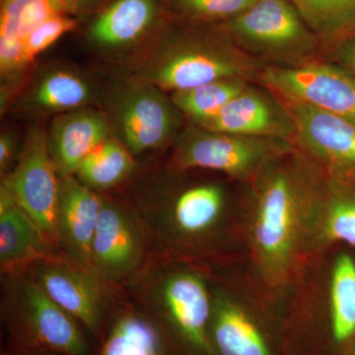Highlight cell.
I'll use <instances>...</instances> for the list:
<instances>
[{
  "instance_id": "obj_15",
  "label": "cell",
  "mask_w": 355,
  "mask_h": 355,
  "mask_svg": "<svg viewBox=\"0 0 355 355\" xmlns=\"http://www.w3.org/2000/svg\"><path fill=\"white\" fill-rule=\"evenodd\" d=\"M198 127L246 137L293 140L291 120L282 102L250 86Z\"/></svg>"
},
{
  "instance_id": "obj_25",
  "label": "cell",
  "mask_w": 355,
  "mask_h": 355,
  "mask_svg": "<svg viewBox=\"0 0 355 355\" xmlns=\"http://www.w3.org/2000/svg\"><path fill=\"white\" fill-rule=\"evenodd\" d=\"M67 11L65 0H1L0 38L24 42L40 25Z\"/></svg>"
},
{
  "instance_id": "obj_7",
  "label": "cell",
  "mask_w": 355,
  "mask_h": 355,
  "mask_svg": "<svg viewBox=\"0 0 355 355\" xmlns=\"http://www.w3.org/2000/svg\"><path fill=\"white\" fill-rule=\"evenodd\" d=\"M291 150L289 140L212 132L195 125L182 135L174 162L182 169L214 170L246 179Z\"/></svg>"
},
{
  "instance_id": "obj_30",
  "label": "cell",
  "mask_w": 355,
  "mask_h": 355,
  "mask_svg": "<svg viewBox=\"0 0 355 355\" xmlns=\"http://www.w3.org/2000/svg\"><path fill=\"white\" fill-rule=\"evenodd\" d=\"M24 42L0 38V69L4 76H12L24 69Z\"/></svg>"
},
{
  "instance_id": "obj_3",
  "label": "cell",
  "mask_w": 355,
  "mask_h": 355,
  "mask_svg": "<svg viewBox=\"0 0 355 355\" xmlns=\"http://www.w3.org/2000/svg\"><path fill=\"white\" fill-rule=\"evenodd\" d=\"M2 277L6 355H93L85 329L46 293L29 270Z\"/></svg>"
},
{
  "instance_id": "obj_34",
  "label": "cell",
  "mask_w": 355,
  "mask_h": 355,
  "mask_svg": "<svg viewBox=\"0 0 355 355\" xmlns=\"http://www.w3.org/2000/svg\"><path fill=\"white\" fill-rule=\"evenodd\" d=\"M11 355H58L55 354H49V352H35V354H20Z\"/></svg>"
},
{
  "instance_id": "obj_1",
  "label": "cell",
  "mask_w": 355,
  "mask_h": 355,
  "mask_svg": "<svg viewBox=\"0 0 355 355\" xmlns=\"http://www.w3.org/2000/svg\"><path fill=\"white\" fill-rule=\"evenodd\" d=\"M125 284L172 355H214L209 340L212 296L198 273L149 257Z\"/></svg>"
},
{
  "instance_id": "obj_12",
  "label": "cell",
  "mask_w": 355,
  "mask_h": 355,
  "mask_svg": "<svg viewBox=\"0 0 355 355\" xmlns=\"http://www.w3.org/2000/svg\"><path fill=\"white\" fill-rule=\"evenodd\" d=\"M176 107L153 84L140 81L125 89L114 103V125L132 154L166 144L179 127Z\"/></svg>"
},
{
  "instance_id": "obj_2",
  "label": "cell",
  "mask_w": 355,
  "mask_h": 355,
  "mask_svg": "<svg viewBox=\"0 0 355 355\" xmlns=\"http://www.w3.org/2000/svg\"><path fill=\"white\" fill-rule=\"evenodd\" d=\"M258 197L254 250L266 277L280 279L297 250L307 214L316 205L317 184L294 156L266 172Z\"/></svg>"
},
{
  "instance_id": "obj_4",
  "label": "cell",
  "mask_w": 355,
  "mask_h": 355,
  "mask_svg": "<svg viewBox=\"0 0 355 355\" xmlns=\"http://www.w3.org/2000/svg\"><path fill=\"white\" fill-rule=\"evenodd\" d=\"M259 62L227 37L182 35L166 42L142 67L141 81L161 90H189L225 78L249 79Z\"/></svg>"
},
{
  "instance_id": "obj_10",
  "label": "cell",
  "mask_w": 355,
  "mask_h": 355,
  "mask_svg": "<svg viewBox=\"0 0 355 355\" xmlns=\"http://www.w3.org/2000/svg\"><path fill=\"white\" fill-rule=\"evenodd\" d=\"M1 184L57 247L60 175L49 148L48 133L43 128L36 125L29 130L17 164L4 176Z\"/></svg>"
},
{
  "instance_id": "obj_23",
  "label": "cell",
  "mask_w": 355,
  "mask_h": 355,
  "mask_svg": "<svg viewBox=\"0 0 355 355\" xmlns=\"http://www.w3.org/2000/svg\"><path fill=\"white\" fill-rule=\"evenodd\" d=\"M249 86L247 79L225 78L174 92L172 103L196 125L214 118L233 98Z\"/></svg>"
},
{
  "instance_id": "obj_11",
  "label": "cell",
  "mask_w": 355,
  "mask_h": 355,
  "mask_svg": "<svg viewBox=\"0 0 355 355\" xmlns=\"http://www.w3.org/2000/svg\"><path fill=\"white\" fill-rule=\"evenodd\" d=\"M146 237L130 207L103 198L91 246L93 272L110 286L125 284L148 260Z\"/></svg>"
},
{
  "instance_id": "obj_13",
  "label": "cell",
  "mask_w": 355,
  "mask_h": 355,
  "mask_svg": "<svg viewBox=\"0 0 355 355\" xmlns=\"http://www.w3.org/2000/svg\"><path fill=\"white\" fill-rule=\"evenodd\" d=\"M277 99L291 118L294 141L336 177L355 181V123L305 103Z\"/></svg>"
},
{
  "instance_id": "obj_16",
  "label": "cell",
  "mask_w": 355,
  "mask_h": 355,
  "mask_svg": "<svg viewBox=\"0 0 355 355\" xmlns=\"http://www.w3.org/2000/svg\"><path fill=\"white\" fill-rule=\"evenodd\" d=\"M58 256H62L58 248L1 184L0 268L2 277L27 272L40 261Z\"/></svg>"
},
{
  "instance_id": "obj_28",
  "label": "cell",
  "mask_w": 355,
  "mask_h": 355,
  "mask_svg": "<svg viewBox=\"0 0 355 355\" xmlns=\"http://www.w3.org/2000/svg\"><path fill=\"white\" fill-rule=\"evenodd\" d=\"M182 17L200 22H226L258 0H168Z\"/></svg>"
},
{
  "instance_id": "obj_5",
  "label": "cell",
  "mask_w": 355,
  "mask_h": 355,
  "mask_svg": "<svg viewBox=\"0 0 355 355\" xmlns=\"http://www.w3.org/2000/svg\"><path fill=\"white\" fill-rule=\"evenodd\" d=\"M224 195L220 187L198 184L172 198H149L130 207L139 219L150 258L163 259L178 248L205 239L220 221Z\"/></svg>"
},
{
  "instance_id": "obj_18",
  "label": "cell",
  "mask_w": 355,
  "mask_h": 355,
  "mask_svg": "<svg viewBox=\"0 0 355 355\" xmlns=\"http://www.w3.org/2000/svg\"><path fill=\"white\" fill-rule=\"evenodd\" d=\"M99 355H172L153 322L137 305L114 309Z\"/></svg>"
},
{
  "instance_id": "obj_14",
  "label": "cell",
  "mask_w": 355,
  "mask_h": 355,
  "mask_svg": "<svg viewBox=\"0 0 355 355\" xmlns=\"http://www.w3.org/2000/svg\"><path fill=\"white\" fill-rule=\"evenodd\" d=\"M103 198L76 176H60L55 241L67 260L92 270L91 246L101 212Z\"/></svg>"
},
{
  "instance_id": "obj_27",
  "label": "cell",
  "mask_w": 355,
  "mask_h": 355,
  "mask_svg": "<svg viewBox=\"0 0 355 355\" xmlns=\"http://www.w3.org/2000/svg\"><path fill=\"white\" fill-rule=\"evenodd\" d=\"M349 181L336 177L329 184L324 233L333 241L355 247V187Z\"/></svg>"
},
{
  "instance_id": "obj_32",
  "label": "cell",
  "mask_w": 355,
  "mask_h": 355,
  "mask_svg": "<svg viewBox=\"0 0 355 355\" xmlns=\"http://www.w3.org/2000/svg\"><path fill=\"white\" fill-rule=\"evenodd\" d=\"M15 154V140L12 135H2L0 139V171L4 176L10 167Z\"/></svg>"
},
{
  "instance_id": "obj_22",
  "label": "cell",
  "mask_w": 355,
  "mask_h": 355,
  "mask_svg": "<svg viewBox=\"0 0 355 355\" xmlns=\"http://www.w3.org/2000/svg\"><path fill=\"white\" fill-rule=\"evenodd\" d=\"M135 167L132 153L110 137L84 159L74 176L91 190L105 191L128 179Z\"/></svg>"
},
{
  "instance_id": "obj_19",
  "label": "cell",
  "mask_w": 355,
  "mask_h": 355,
  "mask_svg": "<svg viewBox=\"0 0 355 355\" xmlns=\"http://www.w3.org/2000/svg\"><path fill=\"white\" fill-rule=\"evenodd\" d=\"M209 340L214 355H272L254 322L224 298L212 297Z\"/></svg>"
},
{
  "instance_id": "obj_8",
  "label": "cell",
  "mask_w": 355,
  "mask_h": 355,
  "mask_svg": "<svg viewBox=\"0 0 355 355\" xmlns=\"http://www.w3.org/2000/svg\"><path fill=\"white\" fill-rule=\"evenodd\" d=\"M29 272L62 309L101 342L114 310L111 286L93 270L62 256L40 261Z\"/></svg>"
},
{
  "instance_id": "obj_24",
  "label": "cell",
  "mask_w": 355,
  "mask_h": 355,
  "mask_svg": "<svg viewBox=\"0 0 355 355\" xmlns=\"http://www.w3.org/2000/svg\"><path fill=\"white\" fill-rule=\"evenodd\" d=\"M320 40L338 42L355 31V0H289Z\"/></svg>"
},
{
  "instance_id": "obj_33",
  "label": "cell",
  "mask_w": 355,
  "mask_h": 355,
  "mask_svg": "<svg viewBox=\"0 0 355 355\" xmlns=\"http://www.w3.org/2000/svg\"><path fill=\"white\" fill-rule=\"evenodd\" d=\"M94 1L95 0H65L67 6H69V11L80 10V9L90 6Z\"/></svg>"
},
{
  "instance_id": "obj_6",
  "label": "cell",
  "mask_w": 355,
  "mask_h": 355,
  "mask_svg": "<svg viewBox=\"0 0 355 355\" xmlns=\"http://www.w3.org/2000/svg\"><path fill=\"white\" fill-rule=\"evenodd\" d=\"M220 28L245 53L272 60L305 58L321 41L289 0H258Z\"/></svg>"
},
{
  "instance_id": "obj_21",
  "label": "cell",
  "mask_w": 355,
  "mask_h": 355,
  "mask_svg": "<svg viewBox=\"0 0 355 355\" xmlns=\"http://www.w3.org/2000/svg\"><path fill=\"white\" fill-rule=\"evenodd\" d=\"M92 98L90 85L72 72L55 70L33 86L23 102L35 112H70L81 109Z\"/></svg>"
},
{
  "instance_id": "obj_31",
  "label": "cell",
  "mask_w": 355,
  "mask_h": 355,
  "mask_svg": "<svg viewBox=\"0 0 355 355\" xmlns=\"http://www.w3.org/2000/svg\"><path fill=\"white\" fill-rule=\"evenodd\" d=\"M334 58L338 62V67L347 70L355 76V35L345 37L336 46Z\"/></svg>"
},
{
  "instance_id": "obj_26",
  "label": "cell",
  "mask_w": 355,
  "mask_h": 355,
  "mask_svg": "<svg viewBox=\"0 0 355 355\" xmlns=\"http://www.w3.org/2000/svg\"><path fill=\"white\" fill-rule=\"evenodd\" d=\"M331 328L336 342L355 335V261L349 254L336 260L331 284Z\"/></svg>"
},
{
  "instance_id": "obj_17",
  "label": "cell",
  "mask_w": 355,
  "mask_h": 355,
  "mask_svg": "<svg viewBox=\"0 0 355 355\" xmlns=\"http://www.w3.org/2000/svg\"><path fill=\"white\" fill-rule=\"evenodd\" d=\"M110 137L108 121L95 110L77 109L57 116L48 142L58 175L74 176L84 159Z\"/></svg>"
},
{
  "instance_id": "obj_29",
  "label": "cell",
  "mask_w": 355,
  "mask_h": 355,
  "mask_svg": "<svg viewBox=\"0 0 355 355\" xmlns=\"http://www.w3.org/2000/svg\"><path fill=\"white\" fill-rule=\"evenodd\" d=\"M76 27V21L67 14L51 17L25 39L24 55L26 64H29L42 51L50 48L60 37L72 31Z\"/></svg>"
},
{
  "instance_id": "obj_9",
  "label": "cell",
  "mask_w": 355,
  "mask_h": 355,
  "mask_svg": "<svg viewBox=\"0 0 355 355\" xmlns=\"http://www.w3.org/2000/svg\"><path fill=\"white\" fill-rule=\"evenodd\" d=\"M259 79L279 99L305 103L355 123V76L340 67L268 65Z\"/></svg>"
},
{
  "instance_id": "obj_20",
  "label": "cell",
  "mask_w": 355,
  "mask_h": 355,
  "mask_svg": "<svg viewBox=\"0 0 355 355\" xmlns=\"http://www.w3.org/2000/svg\"><path fill=\"white\" fill-rule=\"evenodd\" d=\"M155 15V0H116L91 26L90 38L106 48L132 43L150 27Z\"/></svg>"
}]
</instances>
